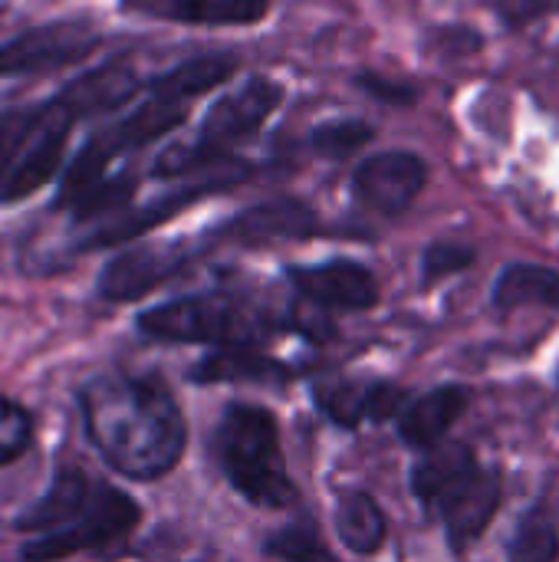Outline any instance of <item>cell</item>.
I'll list each match as a JSON object with an SVG mask.
<instances>
[{
    "label": "cell",
    "instance_id": "cell-4",
    "mask_svg": "<svg viewBox=\"0 0 559 562\" xmlns=\"http://www.w3.org/2000/svg\"><path fill=\"white\" fill-rule=\"evenodd\" d=\"M138 329L165 342H217V346H250L264 336V323L241 303L201 293L161 303L138 316Z\"/></svg>",
    "mask_w": 559,
    "mask_h": 562
},
{
    "label": "cell",
    "instance_id": "cell-12",
    "mask_svg": "<svg viewBox=\"0 0 559 562\" xmlns=\"http://www.w3.org/2000/svg\"><path fill=\"white\" fill-rule=\"evenodd\" d=\"M290 283L316 306L369 310L379 303V283L372 270L356 260H326L313 267H293Z\"/></svg>",
    "mask_w": 559,
    "mask_h": 562
},
{
    "label": "cell",
    "instance_id": "cell-6",
    "mask_svg": "<svg viewBox=\"0 0 559 562\" xmlns=\"http://www.w3.org/2000/svg\"><path fill=\"white\" fill-rule=\"evenodd\" d=\"M102 33L89 20H49L0 43V76H40L82 63Z\"/></svg>",
    "mask_w": 559,
    "mask_h": 562
},
{
    "label": "cell",
    "instance_id": "cell-24",
    "mask_svg": "<svg viewBox=\"0 0 559 562\" xmlns=\"http://www.w3.org/2000/svg\"><path fill=\"white\" fill-rule=\"evenodd\" d=\"M138 181L132 175H119V178H102L92 188H86L79 198H72L66 207L79 217V221H92V217H105L122 211L132 198H135Z\"/></svg>",
    "mask_w": 559,
    "mask_h": 562
},
{
    "label": "cell",
    "instance_id": "cell-15",
    "mask_svg": "<svg viewBox=\"0 0 559 562\" xmlns=\"http://www.w3.org/2000/svg\"><path fill=\"white\" fill-rule=\"evenodd\" d=\"M313 395H316V405L336 425H346V428H356L362 422H385L405 408V392L389 382L359 385V382L336 379V382H320Z\"/></svg>",
    "mask_w": 559,
    "mask_h": 562
},
{
    "label": "cell",
    "instance_id": "cell-8",
    "mask_svg": "<svg viewBox=\"0 0 559 562\" xmlns=\"http://www.w3.org/2000/svg\"><path fill=\"white\" fill-rule=\"evenodd\" d=\"M72 125L76 122L53 99H46L40 109H33V135L0 181V201L3 204L23 201L33 191H40L46 181H53V175L63 165Z\"/></svg>",
    "mask_w": 559,
    "mask_h": 562
},
{
    "label": "cell",
    "instance_id": "cell-10",
    "mask_svg": "<svg viewBox=\"0 0 559 562\" xmlns=\"http://www.w3.org/2000/svg\"><path fill=\"white\" fill-rule=\"evenodd\" d=\"M428 168L412 151H382L366 158L353 175V194L359 204L379 214H402L422 194Z\"/></svg>",
    "mask_w": 559,
    "mask_h": 562
},
{
    "label": "cell",
    "instance_id": "cell-18",
    "mask_svg": "<svg viewBox=\"0 0 559 562\" xmlns=\"http://www.w3.org/2000/svg\"><path fill=\"white\" fill-rule=\"evenodd\" d=\"M478 468V458L468 445L461 441H441L425 451V458L412 471V491L425 507H435L438 497L455 487L465 474Z\"/></svg>",
    "mask_w": 559,
    "mask_h": 562
},
{
    "label": "cell",
    "instance_id": "cell-11",
    "mask_svg": "<svg viewBox=\"0 0 559 562\" xmlns=\"http://www.w3.org/2000/svg\"><path fill=\"white\" fill-rule=\"evenodd\" d=\"M501 497H504L501 474L478 464L455 487H448L432 510L441 514L451 547L465 550V547H471L491 527V520L501 510Z\"/></svg>",
    "mask_w": 559,
    "mask_h": 562
},
{
    "label": "cell",
    "instance_id": "cell-1",
    "mask_svg": "<svg viewBox=\"0 0 559 562\" xmlns=\"http://www.w3.org/2000/svg\"><path fill=\"white\" fill-rule=\"evenodd\" d=\"M82 422L99 454L132 481L168 474L185 451V418L168 392L125 375H99L82 395Z\"/></svg>",
    "mask_w": 559,
    "mask_h": 562
},
{
    "label": "cell",
    "instance_id": "cell-27",
    "mask_svg": "<svg viewBox=\"0 0 559 562\" xmlns=\"http://www.w3.org/2000/svg\"><path fill=\"white\" fill-rule=\"evenodd\" d=\"M33 438V422L30 415L13 405L10 398H0V468L16 461Z\"/></svg>",
    "mask_w": 559,
    "mask_h": 562
},
{
    "label": "cell",
    "instance_id": "cell-28",
    "mask_svg": "<svg viewBox=\"0 0 559 562\" xmlns=\"http://www.w3.org/2000/svg\"><path fill=\"white\" fill-rule=\"evenodd\" d=\"M33 135V109H7L0 112V181L10 171V165L20 158Z\"/></svg>",
    "mask_w": 559,
    "mask_h": 562
},
{
    "label": "cell",
    "instance_id": "cell-33",
    "mask_svg": "<svg viewBox=\"0 0 559 562\" xmlns=\"http://www.w3.org/2000/svg\"><path fill=\"white\" fill-rule=\"evenodd\" d=\"M214 0H171L168 3V16L181 20V23H204V13Z\"/></svg>",
    "mask_w": 559,
    "mask_h": 562
},
{
    "label": "cell",
    "instance_id": "cell-14",
    "mask_svg": "<svg viewBox=\"0 0 559 562\" xmlns=\"http://www.w3.org/2000/svg\"><path fill=\"white\" fill-rule=\"evenodd\" d=\"M316 227H320V221L303 201L277 198V201L247 207L244 214L227 221L217 234L224 240L257 247V244H273V240H303V237H313Z\"/></svg>",
    "mask_w": 559,
    "mask_h": 562
},
{
    "label": "cell",
    "instance_id": "cell-26",
    "mask_svg": "<svg viewBox=\"0 0 559 562\" xmlns=\"http://www.w3.org/2000/svg\"><path fill=\"white\" fill-rule=\"evenodd\" d=\"M267 557L283 562H336V557L326 550V543L320 540V533L310 524H293L277 530L267 543H264Z\"/></svg>",
    "mask_w": 559,
    "mask_h": 562
},
{
    "label": "cell",
    "instance_id": "cell-29",
    "mask_svg": "<svg viewBox=\"0 0 559 562\" xmlns=\"http://www.w3.org/2000/svg\"><path fill=\"white\" fill-rule=\"evenodd\" d=\"M474 263V250L471 247H461V244H432L422 257V273H425V283H435V280H445L451 273H461L465 267Z\"/></svg>",
    "mask_w": 559,
    "mask_h": 562
},
{
    "label": "cell",
    "instance_id": "cell-30",
    "mask_svg": "<svg viewBox=\"0 0 559 562\" xmlns=\"http://www.w3.org/2000/svg\"><path fill=\"white\" fill-rule=\"evenodd\" d=\"M270 10V0H214L204 13V23L211 26H250L264 20Z\"/></svg>",
    "mask_w": 559,
    "mask_h": 562
},
{
    "label": "cell",
    "instance_id": "cell-17",
    "mask_svg": "<svg viewBox=\"0 0 559 562\" xmlns=\"http://www.w3.org/2000/svg\"><path fill=\"white\" fill-rule=\"evenodd\" d=\"M92 487L96 484L82 471H72V468L69 471H59L56 481H53V487L16 520V527L23 533H36L40 537V533L59 530V527L79 520L82 510L92 501Z\"/></svg>",
    "mask_w": 559,
    "mask_h": 562
},
{
    "label": "cell",
    "instance_id": "cell-16",
    "mask_svg": "<svg viewBox=\"0 0 559 562\" xmlns=\"http://www.w3.org/2000/svg\"><path fill=\"white\" fill-rule=\"evenodd\" d=\"M465 408H468V392L461 385H441L402 408L399 435L405 445L428 451L445 441V435L465 415Z\"/></svg>",
    "mask_w": 559,
    "mask_h": 562
},
{
    "label": "cell",
    "instance_id": "cell-22",
    "mask_svg": "<svg viewBox=\"0 0 559 562\" xmlns=\"http://www.w3.org/2000/svg\"><path fill=\"white\" fill-rule=\"evenodd\" d=\"M194 382H283L287 369L273 359L257 356L247 346H234L227 352H214L191 372Z\"/></svg>",
    "mask_w": 559,
    "mask_h": 562
},
{
    "label": "cell",
    "instance_id": "cell-5",
    "mask_svg": "<svg viewBox=\"0 0 559 562\" xmlns=\"http://www.w3.org/2000/svg\"><path fill=\"white\" fill-rule=\"evenodd\" d=\"M135 524H138V504L128 494L115 491V487L96 484L92 501L82 510V517L59 527V530L40 533L36 540H30L23 547V562L66 560V557H72L79 550H89V547H99V543H109V540L122 537Z\"/></svg>",
    "mask_w": 559,
    "mask_h": 562
},
{
    "label": "cell",
    "instance_id": "cell-21",
    "mask_svg": "<svg viewBox=\"0 0 559 562\" xmlns=\"http://www.w3.org/2000/svg\"><path fill=\"white\" fill-rule=\"evenodd\" d=\"M336 530L353 553L372 557L385 543V514L369 494L349 491L336 504Z\"/></svg>",
    "mask_w": 559,
    "mask_h": 562
},
{
    "label": "cell",
    "instance_id": "cell-19",
    "mask_svg": "<svg viewBox=\"0 0 559 562\" xmlns=\"http://www.w3.org/2000/svg\"><path fill=\"white\" fill-rule=\"evenodd\" d=\"M491 303L497 310H524V306H554L559 310V273L540 263H511L501 270Z\"/></svg>",
    "mask_w": 559,
    "mask_h": 562
},
{
    "label": "cell",
    "instance_id": "cell-9",
    "mask_svg": "<svg viewBox=\"0 0 559 562\" xmlns=\"http://www.w3.org/2000/svg\"><path fill=\"white\" fill-rule=\"evenodd\" d=\"M188 260H191V247L185 240L128 247L105 263V270L99 277V296L109 303L142 300L155 286L171 280Z\"/></svg>",
    "mask_w": 559,
    "mask_h": 562
},
{
    "label": "cell",
    "instance_id": "cell-25",
    "mask_svg": "<svg viewBox=\"0 0 559 562\" xmlns=\"http://www.w3.org/2000/svg\"><path fill=\"white\" fill-rule=\"evenodd\" d=\"M376 138V128L366 119H333L313 128V151L323 158H349Z\"/></svg>",
    "mask_w": 559,
    "mask_h": 562
},
{
    "label": "cell",
    "instance_id": "cell-31",
    "mask_svg": "<svg viewBox=\"0 0 559 562\" xmlns=\"http://www.w3.org/2000/svg\"><path fill=\"white\" fill-rule=\"evenodd\" d=\"M356 86L362 92H369L372 99L385 102V105H412L418 99V89L409 86V82H399V79H389L382 72H359L356 76Z\"/></svg>",
    "mask_w": 559,
    "mask_h": 562
},
{
    "label": "cell",
    "instance_id": "cell-23",
    "mask_svg": "<svg viewBox=\"0 0 559 562\" xmlns=\"http://www.w3.org/2000/svg\"><path fill=\"white\" fill-rule=\"evenodd\" d=\"M559 560V533L554 514L547 504L530 507L514 537H511V562H557Z\"/></svg>",
    "mask_w": 559,
    "mask_h": 562
},
{
    "label": "cell",
    "instance_id": "cell-3",
    "mask_svg": "<svg viewBox=\"0 0 559 562\" xmlns=\"http://www.w3.org/2000/svg\"><path fill=\"white\" fill-rule=\"evenodd\" d=\"M283 102V86L270 76H250L227 95H221L201 128L198 138L188 145H171L158 155L155 175L158 178H185L194 171H211L214 165L227 161L237 142H247L257 135V128L280 109Z\"/></svg>",
    "mask_w": 559,
    "mask_h": 562
},
{
    "label": "cell",
    "instance_id": "cell-7",
    "mask_svg": "<svg viewBox=\"0 0 559 562\" xmlns=\"http://www.w3.org/2000/svg\"><path fill=\"white\" fill-rule=\"evenodd\" d=\"M247 175H250V165H247V161L227 158V161L214 165L204 178L188 181V184H181L178 191H171V194H165V198H158V201H152V204H145V207H132V211H125V214L105 221V224H102L92 237H86L79 247H82V250H99V247H115V244H125V240H132V237H138V234H148L152 227L165 224L168 217H175V214L185 211L188 204H194V201H201V198H208V194L227 191V188L241 184Z\"/></svg>",
    "mask_w": 559,
    "mask_h": 562
},
{
    "label": "cell",
    "instance_id": "cell-2",
    "mask_svg": "<svg viewBox=\"0 0 559 562\" xmlns=\"http://www.w3.org/2000/svg\"><path fill=\"white\" fill-rule=\"evenodd\" d=\"M217 464L231 487L254 507H290L297 484L290 481L277 418L257 405H231L214 431Z\"/></svg>",
    "mask_w": 559,
    "mask_h": 562
},
{
    "label": "cell",
    "instance_id": "cell-32",
    "mask_svg": "<svg viewBox=\"0 0 559 562\" xmlns=\"http://www.w3.org/2000/svg\"><path fill=\"white\" fill-rule=\"evenodd\" d=\"M494 7H497V13H501L507 23L521 26V23L534 20V16L544 10V0H494Z\"/></svg>",
    "mask_w": 559,
    "mask_h": 562
},
{
    "label": "cell",
    "instance_id": "cell-20",
    "mask_svg": "<svg viewBox=\"0 0 559 562\" xmlns=\"http://www.w3.org/2000/svg\"><path fill=\"white\" fill-rule=\"evenodd\" d=\"M237 72V59L234 56H224V53H208V56H194V59H185L178 63L175 69L161 72L148 89L168 95V99H178V102H188L224 86L231 76Z\"/></svg>",
    "mask_w": 559,
    "mask_h": 562
},
{
    "label": "cell",
    "instance_id": "cell-13",
    "mask_svg": "<svg viewBox=\"0 0 559 562\" xmlns=\"http://www.w3.org/2000/svg\"><path fill=\"white\" fill-rule=\"evenodd\" d=\"M142 79H138V69L128 66V59H112V63H102L96 69H89L86 76L66 82L53 102L72 119H89V115H99V112H109L115 105H125L128 99H135V92H142Z\"/></svg>",
    "mask_w": 559,
    "mask_h": 562
}]
</instances>
